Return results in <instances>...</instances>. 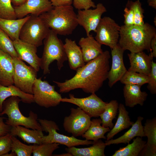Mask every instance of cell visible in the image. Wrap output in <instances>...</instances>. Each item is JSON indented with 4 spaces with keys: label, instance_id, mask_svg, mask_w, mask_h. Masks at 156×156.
Listing matches in <instances>:
<instances>
[{
    "label": "cell",
    "instance_id": "obj_1",
    "mask_svg": "<svg viewBox=\"0 0 156 156\" xmlns=\"http://www.w3.org/2000/svg\"><path fill=\"white\" fill-rule=\"evenodd\" d=\"M110 55L108 51L86 63L76 70L74 76L64 82L53 81L59 88L60 93H66L81 89L87 93H95L107 79L110 70Z\"/></svg>",
    "mask_w": 156,
    "mask_h": 156
},
{
    "label": "cell",
    "instance_id": "obj_2",
    "mask_svg": "<svg viewBox=\"0 0 156 156\" xmlns=\"http://www.w3.org/2000/svg\"><path fill=\"white\" fill-rule=\"evenodd\" d=\"M156 36V29L149 23L142 26L135 25L120 26L118 44L125 51L130 53L151 51V42Z\"/></svg>",
    "mask_w": 156,
    "mask_h": 156
},
{
    "label": "cell",
    "instance_id": "obj_3",
    "mask_svg": "<svg viewBox=\"0 0 156 156\" xmlns=\"http://www.w3.org/2000/svg\"><path fill=\"white\" fill-rule=\"evenodd\" d=\"M57 35L71 34L79 25L77 14L71 5L53 7L39 16Z\"/></svg>",
    "mask_w": 156,
    "mask_h": 156
},
{
    "label": "cell",
    "instance_id": "obj_4",
    "mask_svg": "<svg viewBox=\"0 0 156 156\" xmlns=\"http://www.w3.org/2000/svg\"><path fill=\"white\" fill-rule=\"evenodd\" d=\"M21 101V99L17 96L10 97L3 101V110L0 113V116L5 114L7 116L8 118L5 123L11 127L21 126L29 129L43 131L36 113L31 110L29 116L26 117L21 113L19 106Z\"/></svg>",
    "mask_w": 156,
    "mask_h": 156
},
{
    "label": "cell",
    "instance_id": "obj_5",
    "mask_svg": "<svg viewBox=\"0 0 156 156\" xmlns=\"http://www.w3.org/2000/svg\"><path fill=\"white\" fill-rule=\"evenodd\" d=\"M57 35L50 29L44 40V48L41 58L40 68L44 75L50 73L49 66L54 61H56L57 68L60 70L64 66V62L68 60L64 44Z\"/></svg>",
    "mask_w": 156,
    "mask_h": 156
},
{
    "label": "cell",
    "instance_id": "obj_6",
    "mask_svg": "<svg viewBox=\"0 0 156 156\" xmlns=\"http://www.w3.org/2000/svg\"><path fill=\"white\" fill-rule=\"evenodd\" d=\"M50 29L45 22L39 16L31 15L21 29L19 39L37 47L42 44L43 40Z\"/></svg>",
    "mask_w": 156,
    "mask_h": 156
},
{
    "label": "cell",
    "instance_id": "obj_7",
    "mask_svg": "<svg viewBox=\"0 0 156 156\" xmlns=\"http://www.w3.org/2000/svg\"><path fill=\"white\" fill-rule=\"evenodd\" d=\"M42 130L48 133L47 135L42 138V143H55L64 145L68 148L80 145L92 144L94 141L77 138L73 136H68L58 133L60 130L58 125L54 121L45 119H38Z\"/></svg>",
    "mask_w": 156,
    "mask_h": 156
},
{
    "label": "cell",
    "instance_id": "obj_8",
    "mask_svg": "<svg viewBox=\"0 0 156 156\" xmlns=\"http://www.w3.org/2000/svg\"><path fill=\"white\" fill-rule=\"evenodd\" d=\"M55 86L41 78H37L32 90L34 102L40 106L48 108L56 107L61 102V95L57 92Z\"/></svg>",
    "mask_w": 156,
    "mask_h": 156
},
{
    "label": "cell",
    "instance_id": "obj_9",
    "mask_svg": "<svg viewBox=\"0 0 156 156\" xmlns=\"http://www.w3.org/2000/svg\"><path fill=\"white\" fill-rule=\"evenodd\" d=\"M14 65V84L24 92L32 94L33 87L37 78L38 72L27 65L18 58H13Z\"/></svg>",
    "mask_w": 156,
    "mask_h": 156
},
{
    "label": "cell",
    "instance_id": "obj_10",
    "mask_svg": "<svg viewBox=\"0 0 156 156\" xmlns=\"http://www.w3.org/2000/svg\"><path fill=\"white\" fill-rule=\"evenodd\" d=\"M120 28L112 18L104 16L102 18L96 28L95 38L101 44L112 49L118 44Z\"/></svg>",
    "mask_w": 156,
    "mask_h": 156
},
{
    "label": "cell",
    "instance_id": "obj_11",
    "mask_svg": "<svg viewBox=\"0 0 156 156\" xmlns=\"http://www.w3.org/2000/svg\"><path fill=\"white\" fill-rule=\"evenodd\" d=\"M70 112L64 118V128L75 137L81 136L89 128L91 118L78 107L71 108Z\"/></svg>",
    "mask_w": 156,
    "mask_h": 156
},
{
    "label": "cell",
    "instance_id": "obj_12",
    "mask_svg": "<svg viewBox=\"0 0 156 156\" xmlns=\"http://www.w3.org/2000/svg\"><path fill=\"white\" fill-rule=\"evenodd\" d=\"M69 98H62L61 102L68 103L77 105L91 118L99 117L103 112L107 103L103 101L95 93L82 98L75 97L71 94H69Z\"/></svg>",
    "mask_w": 156,
    "mask_h": 156
},
{
    "label": "cell",
    "instance_id": "obj_13",
    "mask_svg": "<svg viewBox=\"0 0 156 156\" xmlns=\"http://www.w3.org/2000/svg\"><path fill=\"white\" fill-rule=\"evenodd\" d=\"M106 12V8L101 3H98L93 9L78 10L77 14L78 24L83 28L87 36L92 31L95 32L102 15Z\"/></svg>",
    "mask_w": 156,
    "mask_h": 156
},
{
    "label": "cell",
    "instance_id": "obj_14",
    "mask_svg": "<svg viewBox=\"0 0 156 156\" xmlns=\"http://www.w3.org/2000/svg\"><path fill=\"white\" fill-rule=\"evenodd\" d=\"M53 7L49 0H27L14 8L17 18H21L29 15L40 16Z\"/></svg>",
    "mask_w": 156,
    "mask_h": 156
},
{
    "label": "cell",
    "instance_id": "obj_15",
    "mask_svg": "<svg viewBox=\"0 0 156 156\" xmlns=\"http://www.w3.org/2000/svg\"><path fill=\"white\" fill-rule=\"evenodd\" d=\"M111 49L112 65L109 71L107 79L110 88L120 81L127 71L124 63L123 53L125 51L118 44Z\"/></svg>",
    "mask_w": 156,
    "mask_h": 156
},
{
    "label": "cell",
    "instance_id": "obj_16",
    "mask_svg": "<svg viewBox=\"0 0 156 156\" xmlns=\"http://www.w3.org/2000/svg\"><path fill=\"white\" fill-rule=\"evenodd\" d=\"M13 41L19 58L27 62L37 72L39 71L40 68L41 58L37 54V47L19 39Z\"/></svg>",
    "mask_w": 156,
    "mask_h": 156
},
{
    "label": "cell",
    "instance_id": "obj_17",
    "mask_svg": "<svg viewBox=\"0 0 156 156\" xmlns=\"http://www.w3.org/2000/svg\"><path fill=\"white\" fill-rule=\"evenodd\" d=\"M127 55L130 65L128 71L149 75L153 58L150 54L148 55L142 51L130 53Z\"/></svg>",
    "mask_w": 156,
    "mask_h": 156
},
{
    "label": "cell",
    "instance_id": "obj_18",
    "mask_svg": "<svg viewBox=\"0 0 156 156\" xmlns=\"http://www.w3.org/2000/svg\"><path fill=\"white\" fill-rule=\"evenodd\" d=\"M78 44L85 63L95 58L103 52L102 45L95 39L92 34H90L86 37L81 38Z\"/></svg>",
    "mask_w": 156,
    "mask_h": 156
},
{
    "label": "cell",
    "instance_id": "obj_19",
    "mask_svg": "<svg viewBox=\"0 0 156 156\" xmlns=\"http://www.w3.org/2000/svg\"><path fill=\"white\" fill-rule=\"evenodd\" d=\"M145 137L147 138L144 147L139 156L156 155V118L147 119L144 126Z\"/></svg>",
    "mask_w": 156,
    "mask_h": 156
},
{
    "label": "cell",
    "instance_id": "obj_20",
    "mask_svg": "<svg viewBox=\"0 0 156 156\" xmlns=\"http://www.w3.org/2000/svg\"><path fill=\"white\" fill-rule=\"evenodd\" d=\"M64 47L70 69L76 70L83 66L84 62L80 47L75 40L66 38Z\"/></svg>",
    "mask_w": 156,
    "mask_h": 156
},
{
    "label": "cell",
    "instance_id": "obj_21",
    "mask_svg": "<svg viewBox=\"0 0 156 156\" xmlns=\"http://www.w3.org/2000/svg\"><path fill=\"white\" fill-rule=\"evenodd\" d=\"M141 86L135 84H125L123 92L126 106L133 107L138 104L143 105L148 94L146 92L141 91Z\"/></svg>",
    "mask_w": 156,
    "mask_h": 156
},
{
    "label": "cell",
    "instance_id": "obj_22",
    "mask_svg": "<svg viewBox=\"0 0 156 156\" xmlns=\"http://www.w3.org/2000/svg\"><path fill=\"white\" fill-rule=\"evenodd\" d=\"M13 57L0 49V84L8 86L14 85Z\"/></svg>",
    "mask_w": 156,
    "mask_h": 156
},
{
    "label": "cell",
    "instance_id": "obj_23",
    "mask_svg": "<svg viewBox=\"0 0 156 156\" xmlns=\"http://www.w3.org/2000/svg\"><path fill=\"white\" fill-rule=\"evenodd\" d=\"M144 118L138 116L137 120L131 126V127L121 136L115 139H111L105 142L106 146L112 144H118L129 143L135 137H145L144 131V126L142 124V121Z\"/></svg>",
    "mask_w": 156,
    "mask_h": 156
},
{
    "label": "cell",
    "instance_id": "obj_24",
    "mask_svg": "<svg viewBox=\"0 0 156 156\" xmlns=\"http://www.w3.org/2000/svg\"><path fill=\"white\" fill-rule=\"evenodd\" d=\"M43 131L17 126L12 127L10 133L12 136H17L28 144H39L42 143V138L44 135Z\"/></svg>",
    "mask_w": 156,
    "mask_h": 156
},
{
    "label": "cell",
    "instance_id": "obj_25",
    "mask_svg": "<svg viewBox=\"0 0 156 156\" xmlns=\"http://www.w3.org/2000/svg\"><path fill=\"white\" fill-rule=\"evenodd\" d=\"M12 96H17L24 103L31 104L34 102L32 94L25 93L13 85L8 86L0 84V113L2 111L3 101Z\"/></svg>",
    "mask_w": 156,
    "mask_h": 156
},
{
    "label": "cell",
    "instance_id": "obj_26",
    "mask_svg": "<svg viewBox=\"0 0 156 156\" xmlns=\"http://www.w3.org/2000/svg\"><path fill=\"white\" fill-rule=\"evenodd\" d=\"M30 16V15H29L23 18L15 19L0 18V28L12 41L18 39L23 25Z\"/></svg>",
    "mask_w": 156,
    "mask_h": 156
},
{
    "label": "cell",
    "instance_id": "obj_27",
    "mask_svg": "<svg viewBox=\"0 0 156 156\" xmlns=\"http://www.w3.org/2000/svg\"><path fill=\"white\" fill-rule=\"evenodd\" d=\"M92 146L88 147L77 148L75 146L67 147L65 149L67 152L72 156H105L104 151L106 146L105 143L99 139L94 141Z\"/></svg>",
    "mask_w": 156,
    "mask_h": 156
},
{
    "label": "cell",
    "instance_id": "obj_28",
    "mask_svg": "<svg viewBox=\"0 0 156 156\" xmlns=\"http://www.w3.org/2000/svg\"><path fill=\"white\" fill-rule=\"evenodd\" d=\"M119 114L116 122L113 128L109 132L106 136V140L112 139L118 133L131 126L134 122L131 121L129 112L124 105L122 103L119 104Z\"/></svg>",
    "mask_w": 156,
    "mask_h": 156
},
{
    "label": "cell",
    "instance_id": "obj_29",
    "mask_svg": "<svg viewBox=\"0 0 156 156\" xmlns=\"http://www.w3.org/2000/svg\"><path fill=\"white\" fill-rule=\"evenodd\" d=\"M100 118L94 119L91 120L90 125L86 131L81 136L86 140L96 142L99 139H106L105 134L109 132L110 129L102 126Z\"/></svg>",
    "mask_w": 156,
    "mask_h": 156
},
{
    "label": "cell",
    "instance_id": "obj_30",
    "mask_svg": "<svg viewBox=\"0 0 156 156\" xmlns=\"http://www.w3.org/2000/svg\"><path fill=\"white\" fill-rule=\"evenodd\" d=\"M142 138L137 137L133 139L131 144H128L125 147L120 148L116 151L112 156H138L146 143Z\"/></svg>",
    "mask_w": 156,
    "mask_h": 156
},
{
    "label": "cell",
    "instance_id": "obj_31",
    "mask_svg": "<svg viewBox=\"0 0 156 156\" xmlns=\"http://www.w3.org/2000/svg\"><path fill=\"white\" fill-rule=\"evenodd\" d=\"M119 104L116 100H112L107 103L103 112L99 116L102 126L109 127L110 129L113 128L114 125L112 121L116 118Z\"/></svg>",
    "mask_w": 156,
    "mask_h": 156
},
{
    "label": "cell",
    "instance_id": "obj_32",
    "mask_svg": "<svg viewBox=\"0 0 156 156\" xmlns=\"http://www.w3.org/2000/svg\"><path fill=\"white\" fill-rule=\"evenodd\" d=\"M149 77L146 75L127 70L120 80L124 84H132L142 86L147 83Z\"/></svg>",
    "mask_w": 156,
    "mask_h": 156
},
{
    "label": "cell",
    "instance_id": "obj_33",
    "mask_svg": "<svg viewBox=\"0 0 156 156\" xmlns=\"http://www.w3.org/2000/svg\"><path fill=\"white\" fill-rule=\"evenodd\" d=\"M58 143H42L34 144L32 154L34 156H51L53 152L59 148Z\"/></svg>",
    "mask_w": 156,
    "mask_h": 156
},
{
    "label": "cell",
    "instance_id": "obj_34",
    "mask_svg": "<svg viewBox=\"0 0 156 156\" xmlns=\"http://www.w3.org/2000/svg\"><path fill=\"white\" fill-rule=\"evenodd\" d=\"M11 140V151L15 153L16 156L31 155L33 145H28L22 143L15 136H12Z\"/></svg>",
    "mask_w": 156,
    "mask_h": 156
},
{
    "label": "cell",
    "instance_id": "obj_35",
    "mask_svg": "<svg viewBox=\"0 0 156 156\" xmlns=\"http://www.w3.org/2000/svg\"><path fill=\"white\" fill-rule=\"evenodd\" d=\"M0 49L10 55L13 58H18L13 41L0 28Z\"/></svg>",
    "mask_w": 156,
    "mask_h": 156
},
{
    "label": "cell",
    "instance_id": "obj_36",
    "mask_svg": "<svg viewBox=\"0 0 156 156\" xmlns=\"http://www.w3.org/2000/svg\"><path fill=\"white\" fill-rule=\"evenodd\" d=\"M11 0H0V18L7 19H17Z\"/></svg>",
    "mask_w": 156,
    "mask_h": 156
},
{
    "label": "cell",
    "instance_id": "obj_37",
    "mask_svg": "<svg viewBox=\"0 0 156 156\" xmlns=\"http://www.w3.org/2000/svg\"><path fill=\"white\" fill-rule=\"evenodd\" d=\"M133 11L134 15V25L142 26L144 24V10L139 0L134 1H129Z\"/></svg>",
    "mask_w": 156,
    "mask_h": 156
},
{
    "label": "cell",
    "instance_id": "obj_38",
    "mask_svg": "<svg viewBox=\"0 0 156 156\" xmlns=\"http://www.w3.org/2000/svg\"><path fill=\"white\" fill-rule=\"evenodd\" d=\"M12 136L10 133L0 136V156H3L11 151Z\"/></svg>",
    "mask_w": 156,
    "mask_h": 156
},
{
    "label": "cell",
    "instance_id": "obj_39",
    "mask_svg": "<svg viewBox=\"0 0 156 156\" xmlns=\"http://www.w3.org/2000/svg\"><path fill=\"white\" fill-rule=\"evenodd\" d=\"M149 77L147 88L152 94H156V63L152 61L151 72Z\"/></svg>",
    "mask_w": 156,
    "mask_h": 156
},
{
    "label": "cell",
    "instance_id": "obj_40",
    "mask_svg": "<svg viewBox=\"0 0 156 156\" xmlns=\"http://www.w3.org/2000/svg\"><path fill=\"white\" fill-rule=\"evenodd\" d=\"M124 11V25H134L133 11L129 1L127 3Z\"/></svg>",
    "mask_w": 156,
    "mask_h": 156
},
{
    "label": "cell",
    "instance_id": "obj_41",
    "mask_svg": "<svg viewBox=\"0 0 156 156\" xmlns=\"http://www.w3.org/2000/svg\"><path fill=\"white\" fill-rule=\"evenodd\" d=\"M73 6L78 10L95 8L96 5L92 0H73Z\"/></svg>",
    "mask_w": 156,
    "mask_h": 156
},
{
    "label": "cell",
    "instance_id": "obj_42",
    "mask_svg": "<svg viewBox=\"0 0 156 156\" xmlns=\"http://www.w3.org/2000/svg\"><path fill=\"white\" fill-rule=\"evenodd\" d=\"M4 118L0 116V136H3L10 132L11 127L4 122Z\"/></svg>",
    "mask_w": 156,
    "mask_h": 156
},
{
    "label": "cell",
    "instance_id": "obj_43",
    "mask_svg": "<svg viewBox=\"0 0 156 156\" xmlns=\"http://www.w3.org/2000/svg\"><path fill=\"white\" fill-rule=\"evenodd\" d=\"M53 7L71 5L73 0H49Z\"/></svg>",
    "mask_w": 156,
    "mask_h": 156
},
{
    "label": "cell",
    "instance_id": "obj_44",
    "mask_svg": "<svg viewBox=\"0 0 156 156\" xmlns=\"http://www.w3.org/2000/svg\"><path fill=\"white\" fill-rule=\"evenodd\" d=\"M151 52L149 54L153 57H156V36L152 40L151 43Z\"/></svg>",
    "mask_w": 156,
    "mask_h": 156
},
{
    "label": "cell",
    "instance_id": "obj_45",
    "mask_svg": "<svg viewBox=\"0 0 156 156\" xmlns=\"http://www.w3.org/2000/svg\"><path fill=\"white\" fill-rule=\"evenodd\" d=\"M27 0H11L12 3L15 6H19L24 3Z\"/></svg>",
    "mask_w": 156,
    "mask_h": 156
},
{
    "label": "cell",
    "instance_id": "obj_46",
    "mask_svg": "<svg viewBox=\"0 0 156 156\" xmlns=\"http://www.w3.org/2000/svg\"><path fill=\"white\" fill-rule=\"evenodd\" d=\"M148 2L149 6L156 9V0H150Z\"/></svg>",
    "mask_w": 156,
    "mask_h": 156
},
{
    "label": "cell",
    "instance_id": "obj_47",
    "mask_svg": "<svg viewBox=\"0 0 156 156\" xmlns=\"http://www.w3.org/2000/svg\"><path fill=\"white\" fill-rule=\"evenodd\" d=\"M52 156H72V155L68 152H67L66 153H63L60 154H55L53 155Z\"/></svg>",
    "mask_w": 156,
    "mask_h": 156
},
{
    "label": "cell",
    "instance_id": "obj_48",
    "mask_svg": "<svg viewBox=\"0 0 156 156\" xmlns=\"http://www.w3.org/2000/svg\"><path fill=\"white\" fill-rule=\"evenodd\" d=\"M3 156H16V155L15 153L11 151L10 153H7L3 155Z\"/></svg>",
    "mask_w": 156,
    "mask_h": 156
},
{
    "label": "cell",
    "instance_id": "obj_49",
    "mask_svg": "<svg viewBox=\"0 0 156 156\" xmlns=\"http://www.w3.org/2000/svg\"><path fill=\"white\" fill-rule=\"evenodd\" d=\"M150 0H147V2H148Z\"/></svg>",
    "mask_w": 156,
    "mask_h": 156
}]
</instances>
